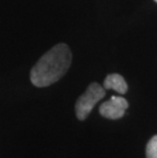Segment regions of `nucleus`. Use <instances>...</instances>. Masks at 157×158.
Returning <instances> with one entry per match:
<instances>
[{
  "mask_svg": "<svg viewBox=\"0 0 157 158\" xmlns=\"http://www.w3.org/2000/svg\"><path fill=\"white\" fill-rule=\"evenodd\" d=\"M129 107L128 101L119 96H111L108 101L102 103L99 107L100 114L108 119H118L125 115Z\"/></svg>",
  "mask_w": 157,
  "mask_h": 158,
  "instance_id": "3",
  "label": "nucleus"
},
{
  "mask_svg": "<svg viewBox=\"0 0 157 158\" xmlns=\"http://www.w3.org/2000/svg\"><path fill=\"white\" fill-rule=\"evenodd\" d=\"M103 87L107 90H114L119 94H126L128 91V85L125 79L118 73H111L106 77Z\"/></svg>",
  "mask_w": 157,
  "mask_h": 158,
  "instance_id": "4",
  "label": "nucleus"
},
{
  "mask_svg": "<svg viewBox=\"0 0 157 158\" xmlns=\"http://www.w3.org/2000/svg\"><path fill=\"white\" fill-rule=\"evenodd\" d=\"M72 52L66 44H57L40 58L31 70V81L43 88L59 81L72 63Z\"/></svg>",
  "mask_w": 157,
  "mask_h": 158,
  "instance_id": "1",
  "label": "nucleus"
},
{
  "mask_svg": "<svg viewBox=\"0 0 157 158\" xmlns=\"http://www.w3.org/2000/svg\"><path fill=\"white\" fill-rule=\"evenodd\" d=\"M105 96L104 87L100 86L98 83H92L86 92L80 96L78 101L76 103V117L80 120L86 119L93 109V107L96 105L99 100H101Z\"/></svg>",
  "mask_w": 157,
  "mask_h": 158,
  "instance_id": "2",
  "label": "nucleus"
},
{
  "mask_svg": "<svg viewBox=\"0 0 157 158\" xmlns=\"http://www.w3.org/2000/svg\"><path fill=\"white\" fill-rule=\"evenodd\" d=\"M154 1H155V2H156V3H157V0H154Z\"/></svg>",
  "mask_w": 157,
  "mask_h": 158,
  "instance_id": "6",
  "label": "nucleus"
},
{
  "mask_svg": "<svg viewBox=\"0 0 157 158\" xmlns=\"http://www.w3.org/2000/svg\"><path fill=\"white\" fill-rule=\"evenodd\" d=\"M146 158H157V135L152 137L147 144Z\"/></svg>",
  "mask_w": 157,
  "mask_h": 158,
  "instance_id": "5",
  "label": "nucleus"
}]
</instances>
